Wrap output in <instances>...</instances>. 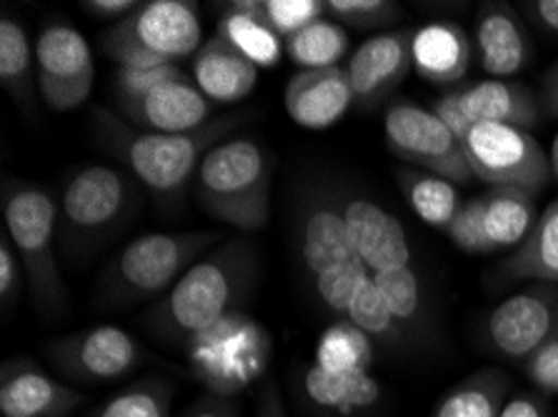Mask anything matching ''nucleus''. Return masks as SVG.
<instances>
[{"instance_id":"nucleus-1","label":"nucleus","mask_w":558,"mask_h":417,"mask_svg":"<svg viewBox=\"0 0 558 417\" xmlns=\"http://www.w3.org/2000/svg\"><path fill=\"white\" fill-rule=\"evenodd\" d=\"M258 250L248 237H233L208 250L168 291L141 322L168 345H189L193 338L241 312L256 287Z\"/></svg>"},{"instance_id":"nucleus-46","label":"nucleus","mask_w":558,"mask_h":417,"mask_svg":"<svg viewBox=\"0 0 558 417\" xmlns=\"http://www.w3.org/2000/svg\"><path fill=\"white\" fill-rule=\"evenodd\" d=\"M548 160H551V173H554V177L558 181V133H556V138H554L551 156H548Z\"/></svg>"},{"instance_id":"nucleus-4","label":"nucleus","mask_w":558,"mask_h":417,"mask_svg":"<svg viewBox=\"0 0 558 417\" xmlns=\"http://www.w3.org/2000/svg\"><path fill=\"white\" fill-rule=\"evenodd\" d=\"M216 243L221 235L214 230L138 235L108 262L98 303L129 308L163 297Z\"/></svg>"},{"instance_id":"nucleus-33","label":"nucleus","mask_w":558,"mask_h":417,"mask_svg":"<svg viewBox=\"0 0 558 417\" xmlns=\"http://www.w3.org/2000/svg\"><path fill=\"white\" fill-rule=\"evenodd\" d=\"M374 280L380 297H384L386 308L391 310L396 322H399L403 330L418 328L426 315L424 285H421L418 272L411 266H405L388 272H378Z\"/></svg>"},{"instance_id":"nucleus-43","label":"nucleus","mask_w":558,"mask_h":417,"mask_svg":"<svg viewBox=\"0 0 558 417\" xmlns=\"http://www.w3.org/2000/svg\"><path fill=\"white\" fill-rule=\"evenodd\" d=\"M256 417H289L281 390L274 380H264L258 393V415Z\"/></svg>"},{"instance_id":"nucleus-22","label":"nucleus","mask_w":558,"mask_h":417,"mask_svg":"<svg viewBox=\"0 0 558 417\" xmlns=\"http://www.w3.org/2000/svg\"><path fill=\"white\" fill-rule=\"evenodd\" d=\"M471 38L459 23H426L413 30V71L434 85H456L466 78L471 65Z\"/></svg>"},{"instance_id":"nucleus-31","label":"nucleus","mask_w":558,"mask_h":417,"mask_svg":"<svg viewBox=\"0 0 558 417\" xmlns=\"http://www.w3.org/2000/svg\"><path fill=\"white\" fill-rule=\"evenodd\" d=\"M306 390L313 403L343 415L371 407L378 400V382L368 372H363V376H331V372L318 370L316 365L308 376Z\"/></svg>"},{"instance_id":"nucleus-32","label":"nucleus","mask_w":558,"mask_h":417,"mask_svg":"<svg viewBox=\"0 0 558 417\" xmlns=\"http://www.w3.org/2000/svg\"><path fill=\"white\" fill-rule=\"evenodd\" d=\"M173 388L163 378H143L100 403L88 417H171Z\"/></svg>"},{"instance_id":"nucleus-44","label":"nucleus","mask_w":558,"mask_h":417,"mask_svg":"<svg viewBox=\"0 0 558 417\" xmlns=\"http://www.w3.org/2000/svg\"><path fill=\"white\" fill-rule=\"evenodd\" d=\"M529 13L546 30L558 33V0H536V3H529Z\"/></svg>"},{"instance_id":"nucleus-6","label":"nucleus","mask_w":558,"mask_h":417,"mask_svg":"<svg viewBox=\"0 0 558 417\" xmlns=\"http://www.w3.org/2000/svg\"><path fill=\"white\" fill-rule=\"evenodd\" d=\"M3 218L5 233L23 262L36 308L46 315L63 312L68 287L53 248L58 237V200L44 185L5 177Z\"/></svg>"},{"instance_id":"nucleus-45","label":"nucleus","mask_w":558,"mask_h":417,"mask_svg":"<svg viewBox=\"0 0 558 417\" xmlns=\"http://www.w3.org/2000/svg\"><path fill=\"white\" fill-rule=\"evenodd\" d=\"M544 106L548 108V113L558 118V61L548 68L544 78Z\"/></svg>"},{"instance_id":"nucleus-18","label":"nucleus","mask_w":558,"mask_h":417,"mask_svg":"<svg viewBox=\"0 0 558 417\" xmlns=\"http://www.w3.org/2000/svg\"><path fill=\"white\" fill-rule=\"evenodd\" d=\"M446 96L471 127L494 123L529 131L541 121V103L526 83L488 78L456 85Z\"/></svg>"},{"instance_id":"nucleus-28","label":"nucleus","mask_w":558,"mask_h":417,"mask_svg":"<svg viewBox=\"0 0 558 417\" xmlns=\"http://www.w3.org/2000/svg\"><path fill=\"white\" fill-rule=\"evenodd\" d=\"M36 48L19 21L0 19V83L21 108H31L36 85Z\"/></svg>"},{"instance_id":"nucleus-16","label":"nucleus","mask_w":558,"mask_h":417,"mask_svg":"<svg viewBox=\"0 0 558 417\" xmlns=\"http://www.w3.org/2000/svg\"><path fill=\"white\" fill-rule=\"evenodd\" d=\"M86 403V395L63 385L28 357H13L0 368V415L65 417Z\"/></svg>"},{"instance_id":"nucleus-15","label":"nucleus","mask_w":558,"mask_h":417,"mask_svg":"<svg viewBox=\"0 0 558 417\" xmlns=\"http://www.w3.org/2000/svg\"><path fill=\"white\" fill-rule=\"evenodd\" d=\"M116 113L138 131L148 133H191L214 121V103L203 96L189 75L163 83L141 96L113 98Z\"/></svg>"},{"instance_id":"nucleus-29","label":"nucleus","mask_w":558,"mask_h":417,"mask_svg":"<svg viewBox=\"0 0 558 417\" xmlns=\"http://www.w3.org/2000/svg\"><path fill=\"white\" fill-rule=\"evenodd\" d=\"M374 340L349 320H336L316 345V368L331 376H363L374 363Z\"/></svg>"},{"instance_id":"nucleus-39","label":"nucleus","mask_w":558,"mask_h":417,"mask_svg":"<svg viewBox=\"0 0 558 417\" xmlns=\"http://www.w3.org/2000/svg\"><path fill=\"white\" fill-rule=\"evenodd\" d=\"M23 278V262L13 248L11 237L3 233V237H0V303H3V308H11V305L19 303Z\"/></svg>"},{"instance_id":"nucleus-14","label":"nucleus","mask_w":558,"mask_h":417,"mask_svg":"<svg viewBox=\"0 0 558 417\" xmlns=\"http://www.w3.org/2000/svg\"><path fill=\"white\" fill-rule=\"evenodd\" d=\"M413 30H386L363 40L353 50L345 65L351 81L353 106L361 110H374L393 96L396 88L413 71L411 58Z\"/></svg>"},{"instance_id":"nucleus-2","label":"nucleus","mask_w":558,"mask_h":417,"mask_svg":"<svg viewBox=\"0 0 558 417\" xmlns=\"http://www.w3.org/2000/svg\"><path fill=\"white\" fill-rule=\"evenodd\" d=\"M243 123L241 113L216 115L191 133H148L125 123L121 115L96 108L90 127L96 140L129 173L163 200H181L193 185L201 160Z\"/></svg>"},{"instance_id":"nucleus-11","label":"nucleus","mask_w":558,"mask_h":417,"mask_svg":"<svg viewBox=\"0 0 558 417\" xmlns=\"http://www.w3.org/2000/svg\"><path fill=\"white\" fill-rule=\"evenodd\" d=\"M46 355L63 378L81 385L121 380L148 357L138 340L116 326H96L50 340Z\"/></svg>"},{"instance_id":"nucleus-34","label":"nucleus","mask_w":558,"mask_h":417,"mask_svg":"<svg viewBox=\"0 0 558 417\" xmlns=\"http://www.w3.org/2000/svg\"><path fill=\"white\" fill-rule=\"evenodd\" d=\"M326 13L338 25L353 30H380L403 15L393 0H328Z\"/></svg>"},{"instance_id":"nucleus-3","label":"nucleus","mask_w":558,"mask_h":417,"mask_svg":"<svg viewBox=\"0 0 558 417\" xmlns=\"http://www.w3.org/2000/svg\"><path fill=\"white\" fill-rule=\"evenodd\" d=\"M270 177L274 160L258 140H223L201 160L193 195L218 223L256 233L270 218Z\"/></svg>"},{"instance_id":"nucleus-8","label":"nucleus","mask_w":558,"mask_h":417,"mask_svg":"<svg viewBox=\"0 0 558 417\" xmlns=\"http://www.w3.org/2000/svg\"><path fill=\"white\" fill-rule=\"evenodd\" d=\"M185 347L196 376L206 382L210 393L223 397L241 393L256 382L268 357L266 333L243 312L228 315Z\"/></svg>"},{"instance_id":"nucleus-37","label":"nucleus","mask_w":558,"mask_h":417,"mask_svg":"<svg viewBox=\"0 0 558 417\" xmlns=\"http://www.w3.org/2000/svg\"><path fill=\"white\" fill-rule=\"evenodd\" d=\"M448 237L456 248L469 253V255H481L488 253L486 233H484V198L463 203L459 216L453 218L451 228L446 230Z\"/></svg>"},{"instance_id":"nucleus-42","label":"nucleus","mask_w":558,"mask_h":417,"mask_svg":"<svg viewBox=\"0 0 558 417\" xmlns=\"http://www.w3.org/2000/svg\"><path fill=\"white\" fill-rule=\"evenodd\" d=\"M141 5V0H86L83 8L88 13L100 15V19H118L123 21L125 15H131L135 8Z\"/></svg>"},{"instance_id":"nucleus-12","label":"nucleus","mask_w":558,"mask_h":417,"mask_svg":"<svg viewBox=\"0 0 558 417\" xmlns=\"http://www.w3.org/2000/svg\"><path fill=\"white\" fill-rule=\"evenodd\" d=\"M36 73L40 96L50 110L68 113L81 108L96 81L88 40L68 23L48 25L36 40Z\"/></svg>"},{"instance_id":"nucleus-10","label":"nucleus","mask_w":558,"mask_h":417,"mask_svg":"<svg viewBox=\"0 0 558 417\" xmlns=\"http://www.w3.org/2000/svg\"><path fill=\"white\" fill-rule=\"evenodd\" d=\"M384 133L388 150L405 163L441 175L456 185L473 177L461 140L434 110L411 100H396L386 108Z\"/></svg>"},{"instance_id":"nucleus-24","label":"nucleus","mask_w":558,"mask_h":417,"mask_svg":"<svg viewBox=\"0 0 558 417\" xmlns=\"http://www.w3.org/2000/svg\"><path fill=\"white\" fill-rule=\"evenodd\" d=\"M541 212L536 195L515 188H492L484 195V233L488 253L519 248L534 230Z\"/></svg>"},{"instance_id":"nucleus-26","label":"nucleus","mask_w":558,"mask_h":417,"mask_svg":"<svg viewBox=\"0 0 558 417\" xmlns=\"http://www.w3.org/2000/svg\"><path fill=\"white\" fill-rule=\"evenodd\" d=\"M509 393L511 380L506 372L494 368L471 372L438 400L430 417H498Z\"/></svg>"},{"instance_id":"nucleus-35","label":"nucleus","mask_w":558,"mask_h":417,"mask_svg":"<svg viewBox=\"0 0 558 417\" xmlns=\"http://www.w3.org/2000/svg\"><path fill=\"white\" fill-rule=\"evenodd\" d=\"M258 11L283 40L324 19V0H258Z\"/></svg>"},{"instance_id":"nucleus-5","label":"nucleus","mask_w":558,"mask_h":417,"mask_svg":"<svg viewBox=\"0 0 558 417\" xmlns=\"http://www.w3.org/2000/svg\"><path fill=\"white\" fill-rule=\"evenodd\" d=\"M141 191L129 170L113 165H81L65 177L58 198V237L65 255L75 260L118 230L138 212Z\"/></svg>"},{"instance_id":"nucleus-41","label":"nucleus","mask_w":558,"mask_h":417,"mask_svg":"<svg viewBox=\"0 0 558 417\" xmlns=\"http://www.w3.org/2000/svg\"><path fill=\"white\" fill-rule=\"evenodd\" d=\"M498 417H551V413L541 395H515L506 403Z\"/></svg>"},{"instance_id":"nucleus-20","label":"nucleus","mask_w":558,"mask_h":417,"mask_svg":"<svg viewBox=\"0 0 558 417\" xmlns=\"http://www.w3.org/2000/svg\"><path fill=\"white\" fill-rule=\"evenodd\" d=\"M476 56L492 78L506 81L521 73L531 58L526 30L509 5L488 3L476 19Z\"/></svg>"},{"instance_id":"nucleus-13","label":"nucleus","mask_w":558,"mask_h":417,"mask_svg":"<svg viewBox=\"0 0 558 417\" xmlns=\"http://www.w3.org/2000/svg\"><path fill=\"white\" fill-rule=\"evenodd\" d=\"M558 333V287L534 283L504 303L486 320V338L506 360H526Z\"/></svg>"},{"instance_id":"nucleus-17","label":"nucleus","mask_w":558,"mask_h":417,"mask_svg":"<svg viewBox=\"0 0 558 417\" xmlns=\"http://www.w3.org/2000/svg\"><path fill=\"white\" fill-rule=\"evenodd\" d=\"M341 206L353 248L374 275L411 266V245L401 220H396L378 203L359 195H349Z\"/></svg>"},{"instance_id":"nucleus-9","label":"nucleus","mask_w":558,"mask_h":417,"mask_svg":"<svg viewBox=\"0 0 558 417\" xmlns=\"http://www.w3.org/2000/svg\"><path fill=\"white\" fill-rule=\"evenodd\" d=\"M461 146L473 177L494 188H515L536 195L554 175L546 150L523 127L473 125Z\"/></svg>"},{"instance_id":"nucleus-40","label":"nucleus","mask_w":558,"mask_h":417,"mask_svg":"<svg viewBox=\"0 0 558 417\" xmlns=\"http://www.w3.org/2000/svg\"><path fill=\"white\" fill-rule=\"evenodd\" d=\"M183 417H239V407L231 397L208 393L198 397Z\"/></svg>"},{"instance_id":"nucleus-23","label":"nucleus","mask_w":558,"mask_h":417,"mask_svg":"<svg viewBox=\"0 0 558 417\" xmlns=\"http://www.w3.org/2000/svg\"><path fill=\"white\" fill-rule=\"evenodd\" d=\"M216 33L256 68H274L286 53V40L260 15L258 0L228 3Z\"/></svg>"},{"instance_id":"nucleus-25","label":"nucleus","mask_w":558,"mask_h":417,"mask_svg":"<svg viewBox=\"0 0 558 417\" xmlns=\"http://www.w3.org/2000/svg\"><path fill=\"white\" fill-rule=\"evenodd\" d=\"M501 268L513 280L558 285V198L541 210L534 230Z\"/></svg>"},{"instance_id":"nucleus-19","label":"nucleus","mask_w":558,"mask_h":417,"mask_svg":"<svg viewBox=\"0 0 558 417\" xmlns=\"http://www.w3.org/2000/svg\"><path fill=\"white\" fill-rule=\"evenodd\" d=\"M286 113L306 131H326L353 106L351 81L345 68H313L291 75L283 93Z\"/></svg>"},{"instance_id":"nucleus-21","label":"nucleus","mask_w":558,"mask_h":417,"mask_svg":"<svg viewBox=\"0 0 558 417\" xmlns=\"http://www.w3.org/2000/svg\"><path fill=\"white\" fill-rule=\"evenodd\" d=\"M193 83L214 106H231L251 96L258 85V68L218 36H210L193 56Z\"/></svg>"},{"instance_id":"nucleus-38","label":"nucleus","mask_w":558,"mask_h":417,"mask_svg":"<svg viewBox=\"0 0 558 417\" xmlns=\"http://www.w3.org/2000/svg\"><path fill=\"white\" fill-rule=\"evenodd\" d=\"M523 372L538 395L558 397V333L523 360Z\"/></svg>"},{"instance_id":"nucleus-30","label":"nucleus","mask_w":558,"mask_h":417,"mask_svg":"<svg viewBox=\"0 0 558 417\" xmlns=\"http://www.w3.org/2000/svg\"><path fill=\"white\" fill-rule=\"evenodd\" d=\"M345 53H349V33H345L343 25L326 19L311 23L308 28L286 40V56L301 71L336 68Z\"/></svg>"},{"instance_id":"nucleus-7","label":"nucleus","mask_w":558,"mask_h":417,"mask_svg":"<svg viewBox=\"0 0 558 417\" xmlns=\"http://www.w3.org/2000/svg\"><path fill=\"white\" fill-rule=\"evenodd\" d=\"M201 46V8L191 0H148L100 38V48L118 68L179 63Z\"/></svg>"},{"instance_id":"nucleus-36","label":"nucleus","mask_w":558,"mask_h":417,"mask_svg":"<svg viewBox=\"0 0 558 417\" xmlns=\"http://www.w3.org/2000/svg\"><path fill=\"white\" fill-rule=\"evenodd\" d=\"M183 71L179 63H163V65H143V68H116L111 88L113 98H129V96H141V93H148L158 88V85L171 83L183 78Z\"/></svg>"},{"instance_id":"nucleus-27","label":"nucleus","mask_w":558,"mask_h":417,"mask_svg":"<svg viewBox=\"0 0 558 417\" xmlns=\"http://www.w3.org/2000/svg\"><path fill=\"white\" fill-rule=\"evenodd\" d=\"M399 185L411 210L424 223L436 230H444V233L451 228L453 218L463 208L461 193L456 188V183L446 181L441 175L426 173V170H401Z\"/></svg>"}]
</instances>
